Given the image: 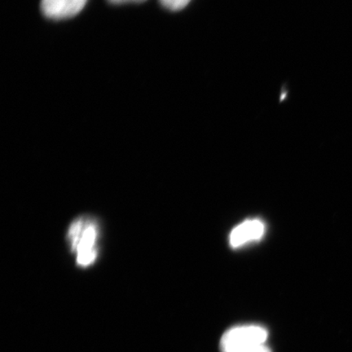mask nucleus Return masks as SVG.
<instances>
[{
    "mask_svg": "<svg viewBox=\"0 0 352 352\" xmlns=\"http://www.w3.org/2000/svg\"><path fill=\"white\" fill-rule=\"evenodd\" d=\"M98 226L91 219L82 217L69 228L68 239L79 266L87 267L98 255Z\"/></svg>",
    "mask_w": 352,
    "mask_h": 352,
    "instance_id": "1",
    "label": "nucleus"
},
{
    "mask_svg": "<svg viewBox=\"0 0 352 352\" xmlns=\"http://www.w3.org/2000/svg\"><path fill=\"white\" fill-rule=\"evenodd\" d=\"M265 232V226L261 220H245L233 228L230 233V244L232 248H239L250 242L259 241Z\"/></svg>",
    "mask_w": 352,
    "mask_h": 352,
    "instance_id": "4",
    "label": "nucleus"
},
{
    "mask_svg": "<svg viewBox=\"0 0 352 352\" xmlns=\"http://www.w3.org/2000/svg\"><path fill=\"white\" fill-rule=\"evenodd\" d=\"M267 331L258 325H241L223 334L220 342L223 352H239L265 344Z\"/></svg>",
    "mask_w": 352,
    "mask_h": 352,
    "instance_id": "2",
    "label": "nucleus"
},
{
    "mask_svg": "<svg viewBox=\"0 0 352 352\" xmlns=\"http://www.w3.org/2000/svg\"><path fill=\"white\" fill-rule=\"evenodd\" d=\"M108 1L113 4H123L129 3H142L146 1V0H108Z\"/></svg>",
    "mask_w": 352,
    "mask_h": 352,
    "instance_id": "7",
    "label": "nucleus"
},
{
    "mask_svg": "<svg viewBox=\"0 0 352 352\" xmlns=\"http://www.w3.org/2000/svg\"><path fill=\"white\" fill-rule=\"evenodd\" d=\"M161 6L170 11H179L188 6L191 0H160Z\"/></svg>",
    "mask_w": 352,
    "mask_h": 352,
    "instance_id": "5",
    "label": "nucleus"
},
{
    "mask_svg": "<svg viewBox=\"0 0 352 352\" xmlns=\"http://www.w3.org/2000/svg\"><path fill=\"white\" fill-rule=\"evenodd\" d=\"M239 352H271V351L265 344H264L261 346L252 347V349H250Z\"/></svg>",
    "mask_w": 352,
    "mask_h": 352,
    "instance_id": "6",
    "label": "nucleus"
},
{
    "mask_svg": "<svg viewBox=\"0 0 352 352\" xmlns=\"http://www.w3.org/2000/svg\"><path fill=\"white\" fill-rule=\"evenodd\" d=\"M88 0H41L44 16L52 20L72 19L85 8Z\"/></svg>",
    "mask_w": 352,
    "mask_h": 352,
    "instance_id": "3",
    "label": "nucleus"
}]
</instances>
